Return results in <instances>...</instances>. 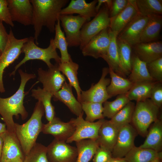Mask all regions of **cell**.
I'll use <instances>...</instances> for the list:
<instances>
[{"instance_id": "cell-25", "label": "cell", "mask_w": 162, "mask_h": 162, "mask_svg": "<svg viewBox=\"0 0 162 162\" xmlns=\"http://www.w3.org/2000/svg\"><path fill=\"white\" fill-rule=\"evenodd\" d=\"M146 139L139 147L150 149L157 152H161L162 148V122L157 119L151 127Z\"/></svg>"}, {"instance_id": "cell-14", "label": "cell", "mask_w": 162, "mask_h": 162, "mask_svg": "<svg viewBox=\"0 0 162 162\" xmlns=\"http://www.w3.org/2000/svg\"><path fill=\"white\" fill-rule=\"evenodd\" d=\"M137 131L130 124L120 129L116 143L112 152V157L123 158L135 146Z\"/></svg>"}, {"instance_id": "cell-30", "label": "cell", "mask_w": 162, "mask_h": 162, "mask_svg": "<svg viewBox=\"0 0 162 162\" xmlns=\"http://www.w3.org/2000/svg\"><path fill=\"white\" fill-rule=\"evenodd\" d=\"M58 67L60 72L67 77L69 84L75 89L77 95V100L80 102L82 90L80 87L77 77L79 64L73 62L72 60L68 62L58 63Z\"/></svg>"}, {"instance_id": "cell-27", "label": "cell", "mask_w": 162, "mask_h": 162, "mask_svg": "<svg viewBox=\"0 0 162 162\" xmlns=\"http://www.w3.org/2000/svg\"><path fill=\"white\" fill-rule=\"evenodd\" d=\"M149 16L142 33L140 41L147 43L155 41L160 35L162 27V16L154 15Z\"/></svg>"}, {"instance_id": "cell-20", "label": "cell", "mask_w": 162, "mask_h": 162, "mask_svg": "<svg viewBox=\"0 0 162 162\" xmlns=\"http://www.w3.org/2000/svg\"><path fill=\"white\" fill-rule=\"evenodd\" d=\"M132 47L134 54L146 63L162 57V43L160 41L140 42Z\"/></svg>"}, {"instance_id": "cell-48", "label": "cell", "mask_w": 162, "mask_h": 162, "mask_svg": "<svg viewBox=\"0 0 162 162\" xmlns=\"http://www.w3.org/2000/svg\"><path fill=\"white\" fill-rule=\"evenodd\" d=\"M7 129L5 124L0 122V135L6 132Z\"/></svg>"}, {"instance_id": "cell-22", "label": "cell", "mask_w": 162, "mask_h": 162, "mask_svg": "<svg viewBox=\"0 0 162 162\" xmlns=\"http://www.w3.org/2000/svg\"><path fill=\"white\" fill-rule=\"evenodd\" d=\"M52 97L54 101L62 102L77 117L83 114L81 104L73 94L72 86L66 82L61 89L54 94Z\"/></svg>"}, {"instance_id": "cell-15", "label": "cell", "mask_w": 162, "mask_h": 162, "mask_svg": "<svg viewBox=\"0 0 162 162\" xmlns=\"http://www.w3.org/2000/svg\"><path fill=\"white\" fill-rule=\"evenodd\" d=\"M148 18L138 14L118 34L117 38L125 41L132 47L140 43L141 37Z\"/></svg>"}, {"instance_id": "cell-10", "label": "cell", "mask_w": 162, "mask_h": 162, "mask_svg": "<svg viewBox=\"0 0 162 162\" xmlns=\"http://www.w3.org/2000/svg\"><path fill=\"white\" fill-rule=\"evenodd\" d=\"M109 73V68L102 69L101 77L96 84H92L86 91L82 90L80 103L94 102L103 103L111 97L108 94L106 88L110 84V79L106 78Z\"/></svg>"}, {"instance_id": "cell-37", "label": "cell", "mask_w": 162, "mask_h": 162, "mask_svg": "<svg viewBox=\"0 0 162 162\" xmlns=\"http://www.w3.org/2000/svg\"><path fill=\"white\" fill-rule=\"evenodd\" d=\"M116 43L122 69L126 75H128L131 71L132 47L125 41L117 38Z\"/></svg>"}, {"instance_id": "cell-24", "label": "cell", "mask_w": 162, "mask_h": 162, "mask_svg": "<svg viewBox=\"0 0 162 162\" xmlns=\"http://www.w3.org/2000/svg\"><path fill=\"white\" fill-rule=\"evenodd\" d=\"M110 41L106 54L102 58L110 68L118 75L124 77L126 75L122 69L119 60L116 43L117 35L109 28Z\"/></svg>"}, {"instance_id": "cell-52", "label": "cell", "mask_w": 162, "mask_h": 162, "mask_svg": "<svg viewBox=\"0 0 162 162\" xmlns=\"http://www.w3.org/2000/svg\"><path fill=\"white\" fill-rule=\"evenodd\" d=\"M14 160H13V161H10V162H14Z\"/></svg>"}, {"instance_id": "cell-16", "label": "cell", "mask_w": 162, "mask_h": 162, "mask_svg": "<svg viewBox=\"0 0 162 162\" xmlns=\"http://www.w3.org/2000/svg\"><path fill=\"white\" fill-rule=\"evenodd\" d=\"M12 21L32 25L33 7L30 0H7Z\"/></svg>"}, {"instance_id": "cell-28", "label": "cell", "mask_w": 162, "mask_h": 162, "mask_svg": "<svg viewBox=\"0 0 162 162\" xmlns=\"http://www.w3.org/2000/svg\"><path fill=\"white\" fill-rule=\"evenodd\" d=\"M109 69L111 79L110 83L106 88L108 94L112 97L126 94L131 87L133 83L128 79L117 74L110 68L109 67Z\"/></svg>"}, {"instance_id": "cell-34", "label": "cell", "mask_w": 162, "mask_h": 162, "mask_svg": "<svg viewBox=\"0 0 162 162\" xmlns=\"http://www.w3.org/2000/svg\"><path fill=\"white\" fill-rule=\"evenodd\" d=\"M55 35L54 38H52V42L55 48L58 49L60 51L61 62H68L72 60L68 51V43L64 33L62 30L59 19L55 26Z\"/></svg>"}, {"instance_id": "cell-47", "label": "cell", "mask_w": 162, "mask_h": 162, "mask_svg": "<svg viewBox=\"0 0 162 162\" xmlns=\"http://www.w3.org/2000/svg\"><path fill=\"white\" fill-rule=\"evenodd\" d=\"M107 162H127L124 158L112 157Z\"/></svg>"}, {"instance_id": "cell-51", "label": "cell", "mask_w": 162, "mask_h": 162, "mask_svg": "<svg viewBox=\"0 0 162 162\" xmlns=\"http://www.w3.org/2000/svg\"><path fill=\"white\" fill-rule=\"evenodd\" d=\"M14 162H23V160L20 158H19L15 160Z\"/></svg>"}, {"instance_id": "cell-11", "label": "cell", "mask_w": 162, "mask_h": 162, "mask_svg": "<svg viewBox=\"0 0 162 162\" xmlns=\"http://www.w3.org/2000/svg\"><path fill=\"white\" fill-rule=\"evenodd\" d=\"M47 148V156L49 162H76L78 155L76 147L66 142L54 139Z\"/></svg>"}, {"instance_id": "cell-13", "label": "cell", "mask_w": 162, "mask_h": 162, "mask_svg": "<svg viewBox=\"0 0 162 162\" xmlns=\"http://www.w3.org/2000/svg\"><path fill=\"white\" fill-rule=\"evenodd\" d=\"M109 28L104 29L93 37L81 50L84 56L97 59L106 54L110 43Z\"/></svg>"}, {"instance_id": "cell-53", "label": "cell", "mask_w": 162, "mask_h": 162, "mask_svg": "<svg viewBox=\"0 0 162 162\" xmlns=\"http://www.w3.org/2000/svg\"><path fill=\"white\" fill-rule=\"evenodd\" d=\"M1 53H2V52H1V51L0 50V56L1 55Z\"/></svg>"}, {"instance_id": "cell-26", "label": "cell", "mask_w": 162, "mask_h": 162, "mask_svg": "<svg viewBox=\"0 0 162 162\" xmlns=\"http://www.w3.org/2000/svg\"><path fill=\"white\" fill-rule=\"evenodd\" d=\"M131 64V71L128 79L132 83L156 81L150 75L146 63L140 60L135 54L132 56Z\"/></svg>"}, {"instance_id": "cell-38", "label": "cell", "mask_w": 162, "mask_h": 162, "mask_svg": "<svg viewBox=\"0 0 162 162\" xmlns=\"http://www.w3.org/2000/svg\"><path fill=\"white\" fill-rule=\"evenodd\" d=\"M130 100L126 94L118 95L114 100L106 101L103 104L104 117L111 118L121 110Z\"/></svg>"}, {"instance_id": "cell-18", "label": "cell", "mask_w": 162, "mask_h": 162, "mask_svg": "<svg viewBox=\"0 0 162 162\" xmlns=\"http://www.w3.org/2000/svg\"><path fill=\"white\" fill-rule=\"evenodd\" d=\"M0 136L3 141L0 162H10L19 158L23 161L25 156L15 133L7 130Z\"/></svg>"}, {"instance_id": "cell-45", "label": "cell", "mask_w": 162, "mask_h": 162, "mask_svg": "<svg viewBox=\"0 0 162 162\" xmlns=\"http://www.w3.org/2000/svg\"><path fill=\"white\" fill-rule=\"evenodd\" d=\"M128 3V0H112L110 10V18L115 16L121 12L126 7Z\"/></svg>"}, {"instance_id": "cell-5", "label": "cell", "mask_w": 162, "mask_h": 162, "mask_svg": "<svg viewBox=\"0 0 162 162\" xmlns=\"http://www.w3.org/2000/svg\"><path fill=\"white\" fill-rule=\"evenodd\" d=\"M21 53L24 54V57L15 67L14 69L10 74L14 76L17 69L26 62L32 60H39L44 62L48 67L50 68L53 65L51 62L52 59H54L56 63L61 62L60 57L58 55L56 49L54 47L52 38L50 39L48 46L45 48H40L35 44L33 37L28 38L27 41L23 45Z\"/></svg>"}, {"instance_id": "cell-2", "label": "cell", "mask_w": 162, "mask_h": 162, "mask_svg": "<svg viewBox=\"0 0 162 162\" xmlns=\"http://www.w3.org/2000/svg\"><path fill=\"white\" fill-rule=\"evenodd\" d=\"M33 7L32 25L34 30L35 43L38 44V38L42 28L46 27L54 33L61 10L68 0H30Z\"/></svg>"}, {"instance_id": "cell-17", "label": "cell", "mask_w": 162, "mask_h": 162, "mask_svg": "<svg viewBox=\"0 0 162 162\" xmlns=\"http://www.w3.org/2000/svg\"><path fill=\"white\" fill-rule=\"evenodd\" d=\"M75 130L72 118L65 122L55 116L51 121L43 124L42 132L45 134L52 135L57 140L66 142L73 135Z\"/></svg>"}, {"instance_id": "cell-6", "label": "cell", "mask_w": 162, "mask_h": 162, "mask_svg": "<svg viewBox=\"0 0 162 162\" xmlns=\"http://www.w3.org/2000/svg\"><path fill=\"white\" fill-rule=\"evenodd\" d=\"M159 109L149 99L136 102L131 122L137 133L146 135L149 127L158 118Z\"/></svg>"}, {"instance_id": "cell-12", "label": "cell", "mask_w": 162, "mask_h": 162, "mask_svg": "<svg viewBox=\"0 0 162 162\" xmlns=\"http://www.w3.org/2000/svg\"><path fill=\"white\" fill-rule=\"evenodd\" d=\"M38 73V80L42 84L43 88L53 95L61 89L66 82L64 75L59 69L58 63H57L47 70L39 68Z\"/></svg>"}, {"instance_id": "cell-32", "label": "cell", "mask_w": 162, "mask_h": 162, "mask_svg": "<svg viewBox=\"0 0 162 162\" xmlns=\"http://www.w3.org/2000/svg\"><path fill=\"white\" fill-rule=\"evenodd\" d=\"M75 142L78 151L76 162H89L99 147L96 140L85 139Z\"/></svg>"}, {"instance_id": "cell-29", "label": "cell", "mask_w": 162, "mask_h": 162, "mask_svg": "<svg viewBox=\"0 0 162 162\" xmlns=\"http://www.w3.org/2000/svg\"><path fill=\"white\" fill-rule=\"evenodd\" d=\"M158 81H144L133 84L129 91L126 93L130 101H143L150 98L152 90L155 84Z\"/></svg>"}, {"instance_id": "cell-19", "label": "cell", "mask_w": 162, "mask_h": 162, "mask_svg": "<svg viewBox=\"0 0 162 162\" xmlns=\"http://www.w3.org/2000/svg\"><path fill=\"white\" fill-rule=\"evenodd\" d=\"M139 14L134 0H128L127 5L121 12L115 16L110 18V29L118 36Z\"/></svg>"}, {"instance_id": "cell-31", "label": "cell", "mask_w": 162, "mask_h": 162, "mask_svg": "<svg viewBox=\"0 0 162 162\" xmlns=\"http://www.w3.org/2000/svg\"><path fill=\"white\" fill-rule=\"evenodd\" d=\"M124 158L127 162H149L156 158H162V153L135 146Z\"/></svg>"}, {"instance_id": "cell-50", "label": "cell", "mask_w": 162, "mask_h": 162, "mask_svg": "<svg viewBox=\"0 0 162 162\" xmlns=\"http://www.w3.org/2000/svg\"><path fill=\"white\" fill-rule=\"evenodd\" d=\"M162 158H156L149 162H162Z\"/></svg>"}, {"instance_id": "cell-41", "label": "cell", "mask_w": 162, "mask_h": 162, "mask_svg": "<svg viewBox=\"0 0 162 162\" xmlns=\"http://www.w3.org/2000/svg\"><path fill=\"white\" fill-rule=\"evenodd\" d=\"M146 66L151 77L162 82V57L146 63Z\"/></svg>"}, {"instance_id": "cell-43", "label": "cell", "mask_w": 162, "mask_h": 162, "mask_svg": "<svg viewBox=\"0 0 162 162\" xmlns=\"http://www.w3.org/2000/svg\"><path fill=\"white\" fill-rule=\"evenodd\" d=\"M0 20L12 27L14 26L11 18L7 0H0Z\"/></svg>"}, {"instance_id": "cell-7", "label": "cell", "mask_w": 162, "mask_h": 162, "mask_svg": "<svg viewBox=\"0 0 162 162\" xmlns=\"http://www.w3.org/2000/svg\"><path fill=\"white\" fill-rule=\"evenodd\" d=\"M28 38L17 39L14 36L11 28L8 33V41L0 56V92L4 93L3 76L5 69L19 57L23 44Z\"/></svg>"}, {"instance_id": "cell-46", "label": "cell", "mask_w": 162, "mask_h": 162, "mask_svg": "<svg viewBox=\"0 0 162 162\" xmlns=\"http://www.w3.org/2000/svg\"><path fill=\"white\" fill-rule=\"evenodd\" d=\"M8 37V34L6 30L3 22L0 20V50L2 52L5 48Z\"/></svg>"}, {"instance_id": "cell-44", "label": "cell", "mask_w": 162, "mask_h": 162, "mask_svg": "<svg viewBox=\"0 0 162 162\" xmlns=\"http://www.w3.org/2000/svg\"><path fill=\"white\" fill-rule=\"evenodd\" d=\"M112 157L111 151L99 146L93 156V162H107Z\"/></svg>"}, {"instance_id": "cell-36", "label": "cell", "mask_w": 162, "mask_h": 162, "mask_svg": "<svg viewBox=\"0 0 162 162\" xmlns=\"http://www.w3.org/2000/svg\"><path fill=\"white\" fill-rule=\"evenodd\" d=\"M134 2L139 14L142 16H148L162 14L161 0H134Z\"/></svg>"}, {"instance_id": "cell-49", "label": "cell", "mask_w": 162, "mask_h": 162, "mask_svg": "<svg viewBox=\"0 0 162 162\" xmlns=\"http://www.w3.org/2000/svg\"><path fill=\"white\" fill-rule=\"evenodd\" d=\"M3 140L2 137L0 136V161L2 155V153L3 146Z\"/></svg>"}, {"instance_id": "cell-9", "label": "cell", "mask_w": 162, "mask_h": 162, "mask_svg": "<svg viewBox=\"0 0 162 162\" xmlns=\"http://www.w3.org/2000/svg\"><path fill=\"white\" fill-rule=\"evenodd\" d=\"M83 114L76 118H71L75 125V130L73 135L66 142L69 143L85 139L96 140L98 131L105 119H101L96 122H90L83 118Z\"/></svg>"}, {"instance_id": "cell-23", "label": "cell", "mask_w": 162, "mask_h": 162, "mask_svg": "<svg viewBox=\"0 0 162 162\" xmlns=\"http://www.w3.org/2000/svg\"><path fill=\"white\" fill-rule=\"evenodd\" d=\"M118 131L110 120H105L99 129L96 140L99 146L112 152L116 142Z\"/></svg>"}, {"instance_id": "cell-42", "label": "cell", "mask_w": 162, "mask_h": 162, "mask_svg": "<svg viewBox=\"0 0 162 162\" xmlns=\"http://www.w3.org/2000/svg\"><path fill=\"white\" fill-rule=\"evenodd\" d=\"M150 100L159 108L162 105V84L157 82L153 87L150 95Z\"/></svg>"}, {"instance_id": "cell-4", "label": "cell", "mask_w": 162, "mask_h": 162, "mask_svg": "<svg viewBox=\"0 0 162 162\" xmlns=\"http://www.w3.org/2000/svg\"><path fill=\"white\" fill-rule=\"evenodd\" d=\"M112 0H98L96 6L99 10L91 20L86 22L80 31V44L81 50L94 36L104 29L109 28L110 23V10Z\"/></svg>"}, {"instance_id": "cell-21", "label": "cell", "mask_w": 162, "mask_h": 162, "mask_svg": "<svg viewBox=\"0 0 162 162\" xmlns=\"http://www.w3.org/2000/svg\"><path fill=\"white\" fill-rule=\"evenodd\" d=\"M98 0H94L87 3L85 0H72L66 7L62 8L60 14L79 15L87 18L89 21L91 18L94 17L98 13L96 6Z\"/></svg>"}, {"instance_id": "cell-8", "label": "cell", "mask_w": 162, "mask_h": 162, "mask_svg": "<svg viewBox=\"0 0 162 162\" xmlns=\"http://www.w3.org/2000/svg\"><path fill=\"white\" fill-rule=\"evenodd\" d=\"M59 19L65 34L68 47H77L80 44V31L88 20L79 15L60 14Z\"/></svg>"}, {"instance_id": "cell-40", "label": "cell", "mask_w": 162, "mask_h": 162, "mask_svg": "<svg viewBox=\"0 0 162 162\" xmlns=\"http://www.w3.org/2000/svg\"><path fill=\"white\" fill-rule=\"evenodd\" d=\"M47 147L36 142L23 162H49L47 156Z\"/></svg>"}, {"instance_id": "cell-39", "label": "cell", "mask_w": 162, "mask_h": 162, "mask_svg": "<svg viewBox=\"0 0 162 162\" xmlns=\"http://www.w3.org/2000/svg\"><path fill=\"white\" fill-rule=\"evenodd\" d=\"M82 110L86 114L85 120L93 122L97 119L104 118L103 115V103L94 102H82Z\"/></svg>"}, {"instance_id": "cell-1", "label": "cell", "mask_w": 162, "mask_h": 162, "mask_svg": "<svg viewBox=\"0 0 162 162\" xmlns=\"http://www.w3.org/2000/svg\"><path fill=\"white\" fill-rule=\"evenodd\" d=\"M21 77L20 86L16 92L11 96L7 98L0 97V115L6 125L7 130L15 133V123L13 117L18 119L19 115L22 120L26 119L28 116V112L23 105L25 95L24 89L27 82L36 77L34 74H28L21 69L18 70Z\"/></svg>"}, {"instance_id": "cell-35", "label": "cell", "mask_w": 162, "mask_h": 162, "mask_svg": "<svg viewBox=\"0 0 162 162\" xmlns=\"http://www.w3.org/2000/svg\"><path fill=\"white\" fill-rule=\"evenodd\" d=\"M135 104L129 101L121 110L110 120L111 122L118 130L130 124L131 122Z\"/></svg>"}, {"instance_id": "cell-33", "label": "cell", "mask_w": 162, "mask_h": 162, "mask_svg": "<svg viewBox=\"0 0 162 162\" xmlns=\"http://www.w3.org/2000/svg\"><path fill=\"white\" fill-rule=\"evenodd\" d=\"M31 96L42 103L45 110V117L49 122L51 121L55 115V107L51 102L53 95L43 88L38 87L32 90Z\"/></svg>"}, {"instance_id": "cell-3", "label": "cell", "mask_w": 162, "mask_h": 162, "mask_svg": "<svg viewBox=\"0 0 162 162\" xmlns=\"http://www.w3.org/2000/svg\"><path fill=\"white\" fill-rule=\"evenodd\" d=\"M44 113L42 103L38 101L28 121L22 124L15 123V133L25 156L29 154L36 142L38 136L42 131L44 124L41 119Z\"/></svg>"}]
</instances>
